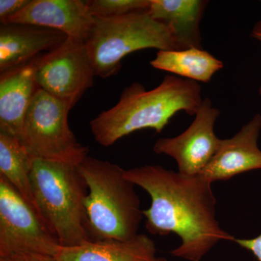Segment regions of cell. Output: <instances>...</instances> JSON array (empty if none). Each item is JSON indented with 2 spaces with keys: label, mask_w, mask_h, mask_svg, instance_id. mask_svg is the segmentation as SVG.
Segmentation results:
<instances>
[{
  "label": "cell",
  "mask_w": 261,
  "mask_h": 261,
  "mask_svg": "<svg viewBox=\"0 0 261 261\" xmlns=\"http://www.w3.org/2000/svg\"><path fill=\"white\" fill-rule=\"evenodd\" d=\"M125 175L150 196V207L143 211L147 231L181 238V245L171 252L173 256L200 261L219 242L234 241L216 219L212 183L202 175L184 174L159 165L130 168Z\"/></svg>",
  "instance_id": "1"
},
{
  "label": "cell",
  "mask_w": 261,
  "mask_h": 261,
  "mask_svg": "<svg viewBox=\"0 0 261 261\" xmlns=\"http://www.w3.org/2000/svg\"><path fill=\"white\" fill-rule=\"evenodd\" d=\"M202 101L200 85L194 81L166 75L151 90L135 82L123 89L113 107L90 121L91 132L103 147L145 128L160 134L180 111L195 116Z\"/></svg>",
  "instance_id": "2"
},
{
  "label": "cell",
  "mask_w": 261,
  "mask_h": 261,
  "mask_svg": "<svg viewBox=\"0 0 261 261\" xmlns=\"http://www.w3.org/2000/svg\"><path fill=\"white\" fill-rule=\"evenodd\" d=\"M77 168L88 189L85 220L91 240H128L139 234L143 211L126 170L89 156Z\"/></svg>",
  "instance_id": "3"
},
{
  "label": "cell",
  "mask_w": 261,
  "mask_h": 261,
  "mask_svg": "<svg viewBox=\"0 0 261 261\" xmlns=\"http://www.w3.org/2000/svg\"><path fill=\"white\" fill-rule=\"evenodd\" d=\"M33 195L37 214L62 246L91 241L85 220L86 182L76 166L34 159Z\"/></svg>",
  "instance_id": "4"
},
{
  "label": "cell",
  "mask_w": 261,
  "mask_h": 261,
  "mask_svg": "<svg viewBox=\"0 0 261 261\" xmlns=\"http://www.w3.org/2000/svg\"><path fill=\"white\" fill-rule=\"evenodd\" d=\"M85 44L96 75L102 79L116 74L123 58L134 51L179 50L170 29L148 10L115 18L94 17Z\"/></svg>",
  "instance_id": "5"
},
{
  "label": "cell",
  "mask_w": 261,
  "mask_h": 261,
  "mask_svg": "<svg viewBox=\"0 0 261 261\" xmlns=\"http://www.w3.org/2000/svg\"><path fill=\"white\" fill-rule=\"evenodd\" d=\"M70 109L65 103L38 89L24 120L20 143L33 159L78 166L88 156L70 128Z\"/></svg>",
  "instance_id": "6"
},
{
  "label": "cell",
  "mask_w": 261,
  "mask_h": 261,
  "mask_svg": "<svg viewBox=\"0 0 261 261\" xmlns=\"http://www.w3.org/2000/svg\"><path fill=\"white\" fill-rule=\"evenodd\" d=\"M34 62L38 87L70 110L92 87L97 75L85 42L73 38H67Z\"/></svg>",
  "instance_id": "7"
},
{
  "label": "cell",
  "mask_w": 261,
  "mask_h": 261,
  "mask_svg": "<svg viewBox=\"0 0 261 261\" xmlns=\"http://www.w3.org/2000/svg\"><path fill=\"white\" fill-rule=\"evenodd\" d=\"M60 246L36 211L0 176V257L22 254L54 257Z\"/></svg>",
  "instance_id": "8"
},
{
  "label": "cell",
  "mask_w": 261,
  "mask_h": 261,
  "mask_svg": "<svg viewBox=\"0 0 261 261\" xmlns=\"http://www.w3.org/2000/svg\"><path fill=\"white\" fill-rule=\"evenodd\" d=\"M219 115V110L213 106L210 98H205L190 126L176 137L156 141L154 152L174 159L178 172L200 174L217 153L222 142L214 130Z\"/></svg>",
  "instance_id": "9"
},
{
  "label": "cell",
  "mask_w": 261,
  "mask_h": 261,
  "mask_svg": "<svg viewBox=\"0 0 261 261\" xmlns=\"http://www.w3.org/2000/svg\"><path fill=\"white\" fill-rule=\"evenodd\" d=\"M94 22L87 1L30 0L4 24H27L54 29L85 42Z\"/></svg>",
  "instance_id": "10"
},
{
  "label": "cell",
  "mask_w": 261,
  "mask_h": 261,
  "mask_svg": "<svg viewBox=\"0 0 261 261\" xmlns=\"http://www.w3.org/2000/svg\"><path fill=\"white\" fill-rule=\"evenodd\" d=\"M260 130L261 115L257 113L233 137L222 140L217 153L200 175L213 183L261 169V150L257 145Z\"/></svg>",
  "instance_id": "11"
},
{
  "label": "cell",
  "mask_w": 261,
  "mask_h": 261,
  "mask_svg": "<svg viewBox=\"0 0 261 261\" xmlns=\"http://www.w3.org/2000/svg\"><path fill=\"white\" fill-rule=\"evenodd\" d=\"M67 38L54 29L27 24H1L0 72L30 63L58 47Z\"/></svg>",
  "instance_id": "12"
},
{
  "label": "cell",
  "mask_w": 261,
  "mask_h": 261,
  "mask_svg": "<svg viewBox=\"0 0 261 261\" xmlns=\"http://www.w3.org/2000/svg\"><path fill=\"white\" fill-rule=\"evenodd\" d=\"M34 60L1 73L0 130L20 139L24 120L37 89Z\"/></svg>",
  "instance_id": "13"
},
{
  "label": "cell",
  "mask_w": 261,
  "mask_h": 261,
  "mask_svg": "<svg viewBox=\"0 0 261 261\" xmlns=\"http://www.w3.org/2000/svg\"><path fill=\"white\" fill-rule=\"evenodd\" d=\"M57 261H153L156 246L148 236L139 233L128 240L91 241L61 246L57 250Z\"/></svg>",
  "instance_id": "14"
},
{
  "label": "cell",
  "mask_w": 261,
  "mask_h": 261,
  "mask_svg": "<svg viewBox=\"0 0 261 261\" xmlns=\"http://www.w3.org/2000/svg\"><path fill=\"white\" fill-rule=\"evenodd\" d=\"M203 0H150L151 16L167 25L177 42L178 49H202L201 19L207 6Z\"/></svg>",
  "instance_id": "15"
},
{
  "label": "cell",
  "mask_w": 261,
  "mask_h": 261,
  "mask_svg": "<svg viewBox=\"0 0 261 261\" xmlns=\"http://www.w3.org/2000/svg\"><path fill=\"white\" fill-rule=\"evenodd\" d=\"M150 65L158 70L172 73L185 80L208 83L219 70L222 62L208 51L198 48L181 50H160Z\"/></svg>",
  "instance_id": "16"
},
{
  "label": "cell",
  "mask_w": 261,
  "mask_h": 261,
  "mask_svg": "<svg viewBox=\"0 0 261 261\" xmlns=\"http://www.w3.org/2000/svg\"><path fill=\"white\" fill-rule=\"evenodd\" d=\"M33 161L18 138L0 130V176L9 182L37 213L31 178Z\"/></svg>",
  "instance_id": "17"
},
{
  "label": "cell",
  "mask_w": 261,
  "mask_h": 261,
  "mask_svg": "<svg viewBox=\"0 0 261 261\" xmlns=\"http://www.w3.org/2000/svg\"><path fill=\"white\" fill-rule=\"evenodd\" d=\"M87 4L94 17L115 18L148 10L150 0H91Z\"/></svg>",
  "instance_id": "18"
},
{
  "label": "cell",
  "mask_w": 261,
  "mask_h": 261,
  "mask_svg": "<svg viewBox=\"0 0 261 261\" xmlns=\"http://www.w3.org/2000/svg\"><path fill=\"white\" fill-rule=\"evenodd\" d=\"M30 0H0V22L4 24L8 19L25 8Z\"/></svg>",
  "instance_id": "19"
},
{
  "label": "cell",
  "mask_w": 261,
  "mask_h": 261,
  "mask_svg": "<svg viewBox=\"0 0 261 261\" xmlns=\"http://www.w3.org/2000/svg\"><path fill=\"white\" fill-rule=\"evenodd\" d=\"M233 242L240 247L251 252L257 260L261 261V233L256 238L252 239L235 238Z\"/></svg>",
  "instance_id": "20"
},
{
  "label": "cell",
  "mask_w": 261,
  "mask_h": 261,
  "mask_svg": "<svg viewBox=\"0 0 261 261\" xmlns=\"http://www.w3.org/2000/svg\"><path fill=\"white\" fill-rule=\"evenodd\" d=\"M0 261H57L54 257L47 255H32V254H22V255H10V256L0 257Z\"/></svg>",
  "instance_id": "21"
},
{
  "label": "cell",
  "mask_w": 261,
  "mask_h": 261,
  "mask_svg": "<svg viewBox=\"0 0 261 261\" xmlns=\"http://www.w3.org/2000/svg\"><path fill=\"white\" fill-rule=\"evenodd\" d=\"M252 37L257 40L260 41L261 42V20L257 22V23L254 25L253 29L252 30ZM259 94L261 97V87L259 89Z\"/></svg>",
  "instance_id": "22"
},
{
  "label": "cell",
  "mask_w": 261,
  "mask_h": 261,
  "mask_svg": "<svg viewBox=\"0 0 261 261\" xmlns=\"http://www.w3.org/2000/svg\"><path fill=\"white\" fill-rule=\"evenodd\" d=\"M153 261H171L168 260V259L165 258V257H156Z\"/></svg>",
  "instance_id": "23"
}]
</instances>
